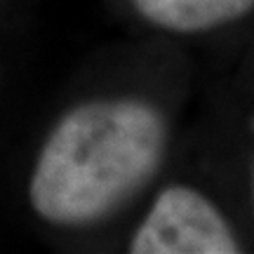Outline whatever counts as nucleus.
Listing matches in <instances>:
<instances>
[{
  "label": "nucleus",
  "mask_w": 254,
  "mask_h": 254,
  "mask_svg": "<svg viewBox=\"0 0 254 254\" xmlns=\"http://www.w3.org/2000/svg\"><path fill=\"white\" fill-rule=\"evenodd\" d=\"M163 148V118L148 104L78 106L57 125L38 158L31 202L52 224L97 221L153 177Z\"/></svg>",
  "instance_id": "f257e3e1"
},
{
  "label": "nucleus",
  "mask_w": 254,
  "mask_h": 254,
  "mask_svg": "<svg viewBox=\"0 0 254 254\" xmlns=\"http://www.w3.org/2000/svg\"><path fill=\"white\" fill-rule=\"evenodd\" d=\"M134 254H236L238 240L200 193L172 186L155 200L132 240Z\"/></svg>",
  "instance_id": "f03ea898"
},
{
  "label": "nucleus",
  "mask_w": 254,
  "mask_h": 254,
  "mask_svg": "<svg viewBox=\"0 0 254 254\" xmlns=\"http://www.w3.org/2000/svg\"><path fill=\"white\" fill-rule=\"evenodd\" d=\"M148 21L170 31H205L254 9V0H134Z\"/></svg>",
  "instance_id": "7ed1b4c3"
}]
</instances>
